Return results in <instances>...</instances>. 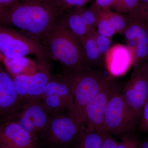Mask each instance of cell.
Here are the masks:
<instances>
[{
  "label": "cell",
  "instance_id": "d4e9b609",
  "mask_svg": "<svg viewBox=\"0 0 148 148\" xmlns=\"http://www.w3.org/2000/svg\"><path fill=\"white\" fill-rule=\"evenodd\" d=\"M139 0H113L111 8L119 13H127L136 8Z\"/></svg>",
  "mask_w": 148,
  "mask_h": 148
},
{
  "label": "cell",
  "instance_id": "8d00e7d4",
  "mask_svg": "<svg viewBox=\"0 0 148 148\" xmlns=\"http://www.w3.org/2000/svg\"><path fill=\"white\" fill-rule=\"evenodd\" d=\"M1 49H0V58H1Z\"/></svg>",
  "mask_w": 148,
  "mask_h": 148
},
{
  "label": "cell",
  "instance_id": "83f0119b",
  "mask_svg": "<svg viewBox=\"0 0 148 148\" xmlns=\"http://www.w3.org/2000/svg\"><path fill=\"white\" fill-rule=\"evenodd\" d=\"M89 0H64L62 9L65 12L67 10L75 7L83 6Z\"/></svg>",
  "mask_w": 148,
  "mask_h": 148
},
{
  "label": "cell",
  "instance_id": "8992f818",
  "mask_svg": "<svg viewBox=\"0 0 148 148\" xmlns=\"http://www.w3.org/2000/svg\"><path fill=\"white\" fill-rule=\"evenodd\" d=\"M80 125L68 111L51 114L47 128L41 138L48 145L60 148L74 144Z\"/></svg>",
  "mask_w": 148,
  "mask_h": 148
},
{
  "label": "cell",
  "instance_id": "74e56055",
  "mask_svg": "<svg viewBox=\"0 0 148 148\" xmlns=\"http://www.w3.org/2000/svg\"><path fill=\"white\" fill-rule=\"evenodd\" d=\"M0 148H9L8 147H2V146H0Z\"/></svg>",
  "mask_w": 148,
  "mask_h": 148
},
{
  "label": "cell",
  "instance_id": "7c38bea8",
  "mask_svg": "<svg viewBox=\"0 0 148 148\" xmlns=\"http://www.w3.org/2000/svg\"><path fill=\"white\" fill-rule=\"evenodd\" d=\"M0 146L9 148H38L39 141L15 121L0 123Z\"/></svg>",
  "mask_w": 148,
  "mask_h": 148
},
{
  "label": "cell",
  "instance_id": "cb8c5ba5",
  "mask_svg": "<svg viewBox=\"0 0 148 148\" xmlns=\"http://www.w3.org/2000/svg\"><path fill=\"white\" fill-rule=\"evenodd\" d=\"M143 141L134 132H130L121 136V141L118 142L117 148H142Z\"/></svg>",
  "mask_w": 148,
  "mask_h": 148
},
{
  "label": "cell",
  "instance_id": "5bb4252c",
  "mask_svg": "<svg viewBox=\"0 0 148 148\" xmlns=\"http://www.w3.org/2000/svg\"><path fill=\"white\" fill-rule=\"evenodd\" d=\"M130 23L126 16L99 6L97 27L100 34L112 38L116 34L123 33Z\"/></svg>",
  "mask_w": 148,
  "mask_h": 148
},
{
  "label": "cell",
  "instance_id": "d6a6232c",
  "mask_svg": "<svg viewBox=\"0 0 148 148\" xmlns=\"http://www.w3.org/2000/svg\"><path fill=\"white\" fill-rule=\"evenodd\" d=\"M142 148H148V139L143 142Z\"/></svg>",
  "mask_w": 148,
  "mask_h": 148
},
{
  "label": "cell",
  "instance_id": "4fadbf2b",
  "mask_svg": "<svg viewBox=\"0 0 148 148\" xmlns=\"http://www.w3.org/2000/svg\"><path fill=\"white\" fill-rule=\"evenodd\" d=\"M105 56L107 69L114 76L122 75L135 64L134 53L127 45H115L111 47Z\"/></svg>",
  "mask_w": 148,
  "mask_h": 148
},
{
  "label": "cell",
  "instance_id": "ba28073f",
  "mask_svg": "<svg viewBox=\"0 0 148 148\" xmlns=\"http://www.w3.org/2000/svg\"><path fill=\"white\" fill-rule=\"evenodd\" d=\"M39 71L29 75L13 76L14 86L22 104L40 100L49 80L50 73L49 63L38 62Z\"/></svg>",
  "mask_w": 148,
  "mask_h": 148
},
{
  "label": "cell",
  "instance_id": "d590c367",
  "mask_svg": "<svg viewBox=\"0 0 148 148\" xmlns=\"http://www.w3.org/2000/svg\"><path fill=\"white\" fill-rule=\"evenodd\" d=\"M147 61H146V64H147V67L148 70V58L147 59Z\"/></svg>",
  "mask_w": 148,
  "mask_h": 148
},
{
  "label": "cell",
  "instance_id": "30bf717a",
  "mask_svg": "<svg viewBox=\"0 0 148 148\" xmlns=\"http://www.w3.org/2000/svg\"><path fill=\"white\" fill-rule=\"evenodd\" d=\"M50 115L40 99L23 104L14 121L39 140L47 128Z\"/></svg>",
  "mask_w": 148,
  "mask_h": 148
},
{
  "label": "cell",
  "instance_id": "52a82bcc",
  "mask_svg": "<svg viewBox=\"0 0 148 148\" xmlns=\"http://www.w3.org/2000/svg\"><path fill=\"white\" fill-rule=\"evenodd\" d=\"M120 93L128 106L141 118L148 97V70L146 61L136 63Z\"/></svg>",
  "mask_w": 148,
  "mask_h": 148
},
{
  "label": "cell",
  "instance_id": "6da1fadb",
  "mask_svg": "<svg viewBox=\"0 0 148 148\" xmlns=\"http://www.w3.org/2000/svg\"><path fill=\"white\" fill-rule=\"evenodd\" d=\"M64 13L50 0H19L0 14V26H13L42 39Z\"/></svg>",
  "mask_w": 148,
  "mask_h": 148
},
{
  "label": "cell",
  "instance_id": "44dd1931",
  "mask_svg": "<svg viewBox=\"0 0 148 148\" xmlns=\"http://www.w3.org/2000/svg\"><path fill=\"white\" fill-rule=\"evenodd\" d=\"M42 102L50 114L68 111L69 108L66 101L56 95H48L41 98Z\"/></svg>",
  "mask_w": 148,
  "mask_h": 148
},
{
  "label": "cell",
  "instance_id": "ac0fdd59",
  "mask_svg": "<svg viewBox=\"0 0 148 148\" xmlns=\"http://www.w3.org/2000/svg\"><path fill=\"white\" fill-rule=\"evenodd\" d=\"M62 15L67 27L79 40L86 36L92 32L89 30L84 23L79 7L67 10Z\"/></svg>",
  "mask_w": 148,
  "mask_h": 148
},
{
  "label": "cell",
  "instance_id": "7402d4cb",
  "mask_svg": "<svg viewBox=\"0 0 148 148\" xmlns=\"http://www.w3.org/2000/svg\"><path fill=\"white\" fill-rule=\"evenodd\" d=\"M79 9L86 26L90 31H95L98 23L99 6L95 3L89 8L82 6L79 7Z\"/></svg>",
  "mask_w": 148,
  "mask_h": 148
},
{
  "label": "cell",
  "instance_id": "484cf974",
  "mask_svg": "<svg viewBox=\"0 0 148 148\" xmlns=\"http://www.w3.org/2000/svg\"><path fill=\"white\" fill-rule=\"evenodd\" d=\"M95 38L101 54L105 55L112 47L111 38L101 35L96 31Z\"/></svg>",
  "mask_w": 148,
  "mask_h": 148
},
{
  "label": "cell",
  "instance_id": "d6986e66",
  "mask_svg": "<svg viewBox=\"0 0 148 148\" xmlns=\"http://www.w3.org/2000/svg\"><path fill=\"white\" fill-rule=\"evenodd\" d=\"M96 31H92L86 36L79 40L81 44L88 67L95 66L101 62L103 56L99 50L95 38Z\"/></svg>",
  "mask_w": 148,
  "mask_h": 148
},
{
  "label": "cell",
  "instance_id": "7a4b0ae2",
  "mask_svg": "<svg viewBox=\"0 0 148 148\" xmlns=\"http://www.w3.org/2000/svg\"><path fill=\"white\" fill-rule=\"evenodd\" d=\"M42 39L51 59L60 61L66 69L79 71L89 67L78 38L67 27L62 15Z\"/></svg>",
  "mask_w": 148,
  "mask_h": 148
},
{
  "label": "cell",
  "instance_id": "277c9868",
  "mask_svg": "<svg viewBox=\"0 0 148 148\" xmlns=\"http://www.w3.org/2000/svg\"><path fill=\"white\" fill-rule=\"evenodd\" d=\"M0 49L3 56L9 59L30 55L40 63H49L51 59L49 49L44 44L4 26H0Z\"/></svg>",
  "mask_w": 148,
  "mask_h": 148
},
{
  "label": "cell",
  "instance_id": "836d02e7",
  "mask_svg": "<svg viewBox=\"0 0 148 148\" xmlns=\"http://www.w3.org/2000/svg\"><path fill=\"white\" fill-rule=\"evenodd\" d=\"M9 6L10 5H4L0 4V14H1V13L3 12V11L6 8Z\"/></svg>",
  "mask_w": 148,
  "mask_h": 148
},
{
  "label": "cell",
  "instance_id": "e0dca14e",
  "mask_svg": "<svg viewBox=\"0 0 148 148\" xmlns=\"http://www.w3.org/2000/svg\"><path fill=\"white\" fill-rule=\"evenodd\" d=\"M50 95H57L66 101L69 108V113L71 114L74 108L73 97L69 86L58 75H51L42 97Z\"/></svg>",
  "mask_w": 148,
  "mask_h": 148
},
{
  "label": "cell",
  "instance_id": "f1b7e54d",
  "mask_svg": "<svg viewBox=\"0 0 148 148\" xmlns=\"http://www.w3.org/2000/svg\"><path fill=\"white\" fill-rule=\"evenodd\" d=\"M118 142L112 137L110 134L104 131L101 148H117Z\"/></svg>",
  "mask_w": 148,
  "mask_h": 148
},
{
  "label": "cell",
  "instance_id": "4316f807",
  "mask_svg": "<svg viewBox=\"0 0 148 148\" xmlns=\"http://www.w3.org/2000/svg\"><path fill=\"white\" fill-rule=\"evenodd\" d=\"M138 128L141 131L148 133V97L143 108Z\"/></svg>",
  "mask_w": 148,
  "mask_h": 148
},
{
  "label": "cell",
  "instance_id": "603a6c76",
  "mask_svg": "<svg viewBox=\"0 0 148 148\" xmlns=\"http://www.w3.org/2000/svg\"><path fill=\"white\" fill-rule=\"evenodd\" d=\"M126 14L130 21H140L148 23V3H140L136 8Z\"/></svg>",
  "mask_w": 148,
  "mask_h": 148
},
{
  "label": "cell",
  "instance_id": "9a60e30c",
  "mask_svg": "<svg viewBox=\"0 0 148 148\" xmlns=\"http://www.w3.org/2000/svg\"><path fill=\"white\" fill-rule=\"evenodd\" d=\"M123 34L127 40L135 39L137 41L134 65L145 61L148 58V32L146 24L140 21H130Z\"/></svg>",
  "mask_w": 148,
  "mask_h": 148
},
{
  "label": "cell",
  "instance_id": "3957f363",
  "mask_svg": "<svg viewBox=\"0 0 148 148\" xmlns=\"http://www.w3.org/2000/svg\"><path fill=\"white\" fill-rule=\"evenodd\" d=\"M58 75L68 85L73 97L74 108L70 115L81 125L84 122L85 107L110 78L101 71L89 67L79 71L66 69Z\"/></svg>",
  "mask_w": 148,
  "mask_h": 148
},
{
  "label": "cell",
  "instance_id": "8fae6325",
  "mask_svg": "<svg viewBox=\"0 0 148 148\" xmlns=\"http://www.w3.org/2000/svg\"><path fill=\"white\" fill-rule=\"evenodd\" d=\"M22 105L13 78L0 62V123L14 120Z\"/></svg>",
  "mask_w": 148,
  "mask_h": 148
},
{
  "label": "cell",
  "instance_id": "f546056e",
  "mask_svg": "<svg viewBox=\"0 0 148 148\" xmlns=\"http://www.w3.org/2000/svg\"><path fill=\"white\" fill-rule=\"evenodd\" d=\"M113 0H96V4L103 8H110Z\"/></svg>",
  "mask_w": 148,
  "mask_h": 148
},
{
  "label": "cell",
  "instance_id": "e575fe53",
  "mask_svg": "<svg viewBox=\"0 0 148 148\" xmlns=\"http://www.w3.org/2000/svg\"><path fill=\"white\" fill-rule=\"evenodd\" d=\"M140 3H148V0H139Z\"/></svg>",
  "mask_w": 148,
  "mask_h": 148
},
{
  "label": "cell",
  "instance_id": "4dcf8cb0",
  "mask_svg": "<svg viewBox=\"0 0 148 148\" xmlns=\"http://www.w3.org/2000/svg\"><path fill=\"white\" fill-rule=\"evenodd\" d=\"M19 0H0V4L11 5L17 2Z\"/></svg>",
  "mask_w": 148,
  "mask_h": 148
},
{
  "label": "cell",
  "instance_id": "5b68a950",
  "mask_svg": "<svg viewBox=\"0 0 148 148\" xmlns=\"http://www.w3.org/2000/svg\"><path fill=\"white\" fill-rule=\"evenodd\" d=\"M140 118L123 99L120 91L111 98L106 109L104 131L110 134L122 135L135 132Z\"/></svg>",
  "mask_w": 148,
  "mask_h": 148
},
{
  "label": "cell",
  "instance_id": "2e32d148",
  "mask_svg": "<svg viewBox=\"0 0 148 148\" xmlns=\"http://www.w3.org/2000/svg\"><path fill=\"white\" fill-rule=\"evenodd\" d=\"M104 131L83 123L74 142L73 148H101Z\"/></svg>",
  "mask_w": 148,
  "mask_h": 148
},
{
  "label": "cell",
  "instance_id": "9c48e42d",
  "mask_svg": "<svg viewBox=\"0 0 148 148\" xmlns=\"http://www.w3.org/2000/svg\"><path fill=\"white\" fill-rule=\"evenodd\" d=\"M122 87L121 83L110 79L106 85L85 107L83 123L104 131L107 106L111 98L120 91Z\"/></svg>",
  "mask_w": 148,
  "mask_h": 148
},
{
  "label": "cell",
  "instance_id": "ffe728a7",
  "mask_svg": "<svg viewBox=\"0 0 148 148\" xmlns=\"http://www.w3.org/2000/svg\"><path fill=\"white\" fill-rule=\"evenodd\" d=\"M1 58H2L4 64L8 71L13 75V76L25 75L24 72L27 71L29 69L35 67L34 63L26 56L9 59L2 55Z\"/></svg>",
  "mask_w": 148,
  "mask_h": 148
},
{
  "label": "cell",
  "instance_id": "1f68e13d",
  "mask_svg": "<svg viewBox=\"0 0 148 148\" xmlns=\"http://www.w3.org/2000/svg\"><path fill=\"white\" fill-rule=\"evenodd\" d=\"M50 1L63 11L62 9V6L64 0H50Z\"/></svg>",
  "mask_w": 148,
  "mask_h": 148
}]
</instances>
